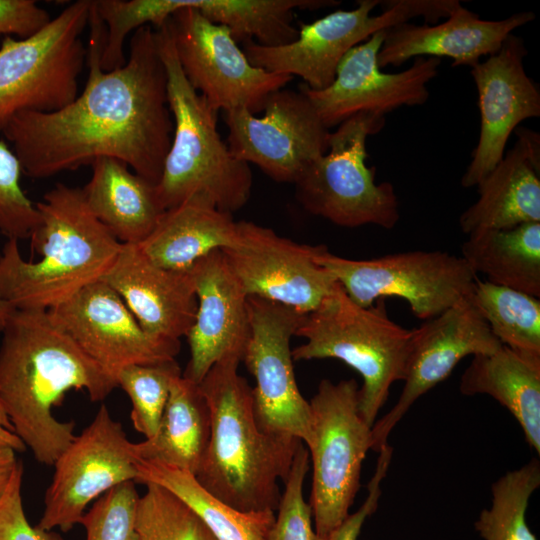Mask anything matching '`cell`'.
<instances>
[{"label":"cell","mask_w":540,"mask_h":540,"mask_svg":"<svg viewBox=\"0 0 540 540\" xmlns=\"http://www.w3.org/2000/svg\"><path fill=\"white\" fill-rule=\"evenodd\" d=\"M123 299L142 329L164 341H180L194 323L197 298L190 270L162 268L138 245L123 244L101 279Z\"/></svg>","instance_id":"obj_22"},{"label":"cell","mask_w":540,"mask_h":540,"mask_svg":"<svg viewBox=\"0 0 540 540\" xmlns=\"http://www.w3.org/2000/svg\"><path fill=\"white\" fill-rule=\"evenodd\" d=\"M540 486V462L533 458L492 485V505L474 523L483 540H537L526 522L533 492Z\"/></svg>","instance_id":"obj_33"},{"label":"cell","mask_w":540,"mask_h":540,"mask_svg":"<svg viewBox=\"0 0 540 540\" xmlns=\"http://www.w3.org/2000/svg\"><path fill=\"white\" fill-rule=\"evenodd\" d=\"M22 168L13 150L0 140V233L7 239L30 238L40 222V214L24 193Z\"/></svg>","instance_id":"obj_38"},{"label":"cell","mask_w":540,"mask_h":540,"mask_svg":"<svg viewBox=\"0 0 540 540\" xmlns=\"http://www.w3.org/2000/svg\"><path fill=\"white\" fill-rule=\"evenodd\" d=\"M461 257L486 281L540 297V222L473 232Z\"/></svg>","instance_id":"obj_29"},{"label":"cell","mask_w":540,"mask_h":540,"mask_svg":"<svg viewBox=\"0 0 540 540\" xmlns=\"http://www.w3.org/2000/svg\"><path fill=\"white\" fill-rule=\"evenodd\" d=\"M527 49L510 34L501 48L471 68L478 93L480 133L461 184L477 186L501 161L510 134L540 116V92L524 69Z\"/></svg>","instance_id":"obj_20"},{"label":"cell","mask_w":540,"mask_h":540,"mask_svg":"<svg viewBox=\"0 0 540 540\" xmlns=\"http://www.w3.org/2000/svg\"><path fill=\"white\" fill-rule=\"evenodd\" d=\"M2 325H0V333H1Z\"/></svg>","instance_id":"obj_45"},{"label":"cell","mask_w":540,"mask_h":540,"mask_svg":"<svg viewBox=\"0 0 540 540\" xmlns=\"http://www.w3.org/2000/svg\"><path fill=\"white\" fill-rule=\"evenodd\" d=\"M470 301L508 348L540 359V300L477 278Z\"/></svg>","instance_id":"obj_32"},{"label":"cell","mask_w":540,"mask_h":540,"mask_svg":"<svg viewBox=\"0 0 540 540\" xmlns=\"http://www.w3.org/2000/svg\"><path fill=\"white\" fill-rule=\"evenodd\" d=\"M134 481L117 485L100 496L80 524L85 540H138L136 511L139 495Z\"/></svg>","instance_id":"obj_36"},{"label":"cell","mask_w":540,"mask_h":540,"mask_svg":"<svg viewBox=\"0 0 540 540\" xmlns=\"http://www.w3.org/2000/svg\"><path fill=\"white\" fill-rule=\"evenodd\" d=\"M88 26L89 73L82 93L57 111L19 112L2 133L22 172L31 178H47L112 157L157 185L174 123L155 29L145 25L135 30L124 65L104 71L100 59L106 30L93 1Z\"/></svg>","instance_id":"obj_1"},{"label":"cell","mask_w":540,"mask_h":540,"mask_svg":"<svg viewBox=\"0 0 540 540\" xmlns=\"http://www.w3.org/2000/svg\"><path fill=\"white\" fill-rule=\"evenodd\" d=\"M387 30L352 48L327 88L313 90L304 83L299 85L327 129L360 113L385 116L402 106L422 105L428 100L427 84L437 75L441 59L417 57L401 72H382L377 56Z\"/></svg>","instance_id":"obj_17"},{"label":"cell","mask_w":540,"mask_h":540,"mask_svg":"<svg viewBox=\"0 0 540 540\" xmlns=\"http://www.w3.org/2000/svg\"><path fill=\"white\" fill-rule=\"evenodd\" d=\"M309 453L301 443L295 453L285 488L277 507L278 514L268 540H328L315 531L312 510L303 496V484L309 469Z\"/></svg>","instance_id":"obj_37"},{"label":"cell","mask_w":540,"mask_h":540,"mask_svg":"<svg viewBox=\"0 0 540 540\" xmlns=\"http://www.w3.org/2000/svg\"><path fill=\"white\" fill-rule=\"evenodd\" d=\"M91 166V178L82 188L89 210L118 242L138 245L165 211L156 185L116 158H98Z\"/></svg>","instance_id":"obj_25"},{"label":"cell","mask_w":540,"mask_h":540,"mask_svg":"<svg viewBox=\"0 0 540 540\" xmlns=\"http://www.w3.org/2000/svg\"><path fill=\"white\" fill-rule=\"evenodd\" d=\"M135 443L101 405L91 423L54 462L37 527L66 532L80 523L87 506L113 487L137 480Z\"/></svg>","instance_id":"obj_15"},{"label":"cell","mask_w":540,"mask_h":540,"mask_svg":"<svg viewBox=\"0 0 540 540\" xmlns=\"http://www.w3.org/2000/svg\"><path fill=\"white\" fill-rule=\"evenodd\" d=\"M13 310V306L5 301L0 300V325H3Z\"/></svg>","instance_id":"obj_44"},{"label":"cell","mask_w":540,"mask_h":540,"mask_svg":"<svg viewBox=\"0 0 540 540\" xmlns=\"http://www.w3.org/2000/svg\"><path fill=\"white\" fill-rule=\"evenodd\" d=\"M295 336L305 342L292 349L294 361L338 359L361 375L359 410L372 427L391 386L405 378L411 330L390 319L384 299L359 306L337 282Z\"/></svg>","instance_id":"obj_6"},{"label":"cell","mask_w":540,"mask_h":540,"mask_svg":"<svg viewBox=\"0 0 540 540\" xmlns=\"http://www.w3.org/2000/svg\"><path fill=\"white\" fill-rule=\"evenodd\" d=\"M464 395L487 394L515 417L527 443L540 454V359L502 345L473 356L460 380Z\"/></svg>","instance_id":"obj_27"},{"label":"cell","mask_w":540,"mask_h":540,"mask_svg":"<svg viewBox=\"0 0 540 540\" xmlns=\"http://www.w3.org/2000/svg\"><path fill=\"white\" fill-rule=\"evenodd\" d=\"M180 375L182 371L175 359L130 365L116 375L118 386L126 392L132 404V424L145 439L157 432L172 382Z\"/></svg>","instance_id":"obj_34"},{"label":"cell","mask_w":540,"mask_h":540,"mask_svg":"<svg viewBox=\"0 0 540 540\" xmlns=\"http://www.w3.org/2000/svg\"><path fill=\"white\" fill-rule=\"evenodd\" d=\"M459 4L458 0H360L354 9L300 24L297 38L289 44L264 46L246 40L242 50L253 66L299 76L309 88L322 90L334 81L343 57L373 34L416 17L435 23Z\"/></svg>","instance_id":"obj_7"},{"label":"cell","mask_w":540,"mask_h":540,"mask_svg":"<svg viewBox=\"0 0 540 540\" xmlns=\"http://www.w3.org/2000/svg\"><path fill=\"white\" fill-rule=\"evenodd\" d=\"M197 298L195 320L186 334L190 357L183 377L200 384L213 365L242 361L250 339L248 296L222 250L189 268Z\"/></svg>","instance_id":"obj_21"},{"label":"cell","mask_w":540,"mask_h":540,"mask_svg":"<svg viewBox=\"0 0 540 540\" xmlns=\"http://www.w3.org/2000/svg\"><path fill=\"white\" fill-rule=\"evenodd\" d=\"M228 358L199 386L210 411L208 446L195 474L211 494L242 512L277 510L278 480H285L301 442L265 432L254 412L252 388Z\"/></svg>","instance_id":"obj_4"},{"label":"cell","mask_w":540,"mask_h":540,"mask_svg":"<svg viewBox=\"0 0 540 540\" xmlns=\"http://www.w3.org/2000/svg\"><path fill=\"white\" fill-rule=\"evenodd\" d=\"M50 20L47 11L33 0H0V34L27 38Z\"/></svg>","instance_id":"obj_41"},{"label":"cell","mask_w":540,"mask_h":540,"mask_svg":"<svg viewBox=\"0 0 540 540\" xmlns=\"http://www.w3.org/2000/svg\"><path fill=\"white\" fill-rule=\"evenodd\" d=\"M136 511L138 540H216L202 520L167 489L147 483Z\"/></svg>","instance_id":"obj_35"},{"label":"cell","mask_w":540,"mask_h":540,"mask_svg":"<svg viewBox=\"0 0 540 540\" xmlns=\"http://www.w3.org/2000/svg\"><path fill=\"white\" fill-rule=\"evenodd\" d=\"M0 445L8 446L16 452L26 449L25 444L15 434L13 426L0 401Z\"/></svg>","instance_id":"obj_43"},{"label":"cell","mask_w":540,"mask_h":540,"mask_svg":"<svg viewBox=\"0 0 540 540\" xmlns=\"http://www.w3.org/2000/svg\"><path fill=\"white\" fill-rule=\"evenodd\" d=\"M210 411L199 384L178 376L155 435L135 443L137 459L196 474L210 437Z\"/></svg>","instance_id":"obj_28"},{"label":"cell","mask_w":540,"mask_h":540,"mask_svg":"<svg viewBox=\"0 0 540 540\" xmlns=\"http://www.w3.org/2000/svg\"><path fill=\"white\" fill-rule=\"evenodd\" d=\"M375 472L367 485V496L360 508L331 532L328 540H357L366 519L373 514L378 506L381 495L380 484L388 471L392 448L386 444L379 451Z\"/></svg>","instance_id":"obj_40"},{"label":"cell","mask_w":540,"mask_h":540,"mask_svg":"<svg viewBox=\"0 0 540 540\" xmlns=\"http://www.w3.org/2000/svg\"><path fill=\"white\" fill-rule=\"evenodd\" d=\"M251 335L242 361L255 379L256 420L267 433L308 445L311 409L298 388L290 346L306 314L256 296H248Z\"/></svg>","instance_id":"obj_13"},{"label":"cell","mask_w":540,"mask_h":540,"mask_svg":"<svg viewBox=\"0 0 540 540\" xmlns=\"http://www.w3.org/2000/svg\"><path fill=\"white\" fill-rule=\"evenodd\" d=\"M155 29L167 75L174 129L156 194L164 210L198 197L232 214L248 202L253 184L248 163L237 159L218 131V111L186 79L169 18Z\"/></svg>","instance_id":"obj_5"},{"label":"cell","mask_w":540,"mask_h":540,"mask_svg":"<svg viewBox=\"0 0 540 540\" xmlns=\"http://www.w3.org/2000/svg\"><path fill=\"white\" fill-rule=\"evenodd\" d=\"M23 464L18 462L0 501V540H54L28 522L22 502Z\"/></svg>","instance_id":"obj_39"},{"label":"cell","mask_w":540,"mask_h":540,"mask_svg":"<svg viewBox=\"0 0 540 540\" xmlns=\"http://www.w3.org/2000/svg\"><path fill=\"white\" fill-rule=\"evenodd\" d=\"M212 23L227 27L238 42L254 40L264 46L294 41L295 9H318L338 5L333 0H185Z\"/></svg>","instance_id":"obj_31"},{"label":"cell","mask_w":540,"mask_h":540,"mask_svg":"<svg viewBox=\"0 0 540 540\" xmlns=\"http://www.w3.org/2000/svg\"><path fill=\"white\" fill-rule=\"evenodd\" d=\"M0 401L15 434L41 464L74 440V423L55 418L71 390L104 400L116 379L86 355L48 311L14 309L1 329Z\"/></svg>","instance_id":"obj_2"},{"label":"cell","mask_w":540,"mask_h":540,"mask_svg":"<svg viewBox=\"0 0 540 540\" xmlns=\"http://www.w3.org/2000/svg\"><path fill=\"white\" fill-rule=\"evenodd\" d=\"M136 482L157 484L183 501L206 525L216 540H268L274 511L242 512L226 504L196 479L173 466L138 459Z\"/></svg>","instance_id":"obj_30"},{"label":"cell","mask_w":540,"mask_h":540,"mask_svg":"<svg viewBox=\"0 0 540 540\" xmlns=\"http://www.w3.org/2000/svg\"><path fill=\"white\" fill-rule=\"evenodd\" d=\"M517 141L477 185L479 197L459 218L462 232L499 230L540 222V138L516 129Z\"/></svg>","instance_id":"obj_24"},{"label":"cell","mask_w":540,"mask_h":540,"mask_svg":"<svg viewBox=\"0 0 540 540\" xmlns=\"http://www.w3.org/2000/svg\"><path fill=\"white\" fill-rule=\"evenodd\" d=\"M47 311L80 349L115 379L127 366L173 360L180 351V341L148 335L120 295L103 280L85 286Z\"/></svg>","instance_id":"obj_18"},{"label":"cell","mask_w":540,"mask_h":540,"mask_svg":"<svg viewBox=\"0 0 540 540\" xmlns=\"http://www.w3.org/2000/svg\"><path fill=\"white\" fill-rule=\"evenodd\" d=\"M91 0L68 5L33 35L6 36L0 46V133L19 112H53L78 96L87 60L81 35Z\"/></svg>","instance_id":"obj_9"},{"label":"cell","mask_w":540,"mask_h":540,"mask_svg":"<svg viewBox=\"0 0 540 540\" xmlns=\"http://www.w3.org/2000/svg\"><path fill=\"white\" fill-rule=\"evenodd\" d=\"M263 111L260 117L245 108L224 112L226 143L237 159L255 164L274 181L295 183L328 151L329 129L299 89L273 92Z\"/></svg>","instance_id":"obj_14"},{"label":"cell","mask_w":540,"mask_h":540,"mask_svg":"<svg viewBox=\"0 0 540 540\" xmlns=\"http://www.w3.org/2000/svg\"><path fill=\"white\" fill-rule=\"evenodd\" d=\"M12 448L0 445V501L19 462Z\"/></svg>","instance_id":"obj_42"},{"label":"cell","mask_w":540,"mask_h":540,"mask_svg":"<svg viewBox=\"0 0 540 540\" xmlns=\"http://www.w3.org/2000/svg\"><path fill=\"white\" fill-rule=\"evenodd\" d=\"M237 223L232 214L194 197L165 210L138 247L154 264L185 271L211 252L229 247Z\"/></svg>","instance_id":"obj_26"},{"label":"cell","mask_w":540,"mask_h":540,"mask_svg":"<svg viewBox=\"0 0 540 540\" xmlns=\"http://www.w3.org/2000/svg\"><path fill=\"white\" fill-rule=\"evenodd\" d=\"M384 125L385 116L360 113L330 132L328 151L294 183L306 211L341 227H395L400 212L394 187L376 183V168L366 164L367 138Z\"/></svg>","instance_id":"obj_8"},{"label":"cell","mask_w":540,"mask_h":540,"mask_svg":"<svg viewBox=\"0 0 540 540\" xmlns=\"http://www.w3.org/2000/svg\"><path fill=\"white\" fill-rule=\"evenodd\" d=\"M36 207L30 239L40 259L25 260L16 239L0 255V300L17 310L47 311L101 280L123 245L93 216L82 188L57 183Z\"/></svg>","instance_id":"obj_3"},{"label":"cell","mask_w":540,"mask_h":540,"mask_svg":"<svg viewBox=\"0 0 540 540\" xmlns=\"http://www.w3.org/2000/svg\"><path fill=\"white\" fill-rule=\"evenodd\" d=\"M534 19L533 12L525 11L502 20H483L459 4L439 24L405 22L389 28L378 52V66L397 67L417 57H449L452 67L472 68L481 57L495 54L515 29Z\"/></svg>","instance_id":"obj_23"},{"label":"cell","mask_w":540,"mask_h":540,"mask_svg":"<svg viewBox=\"0 0 540 540\" xmlns=\"http://www.w3.org/2000/svg\"><path fill=\"white\" fill-rule=\"evenodd\" d=\"M312 462L309 505L314 529L324 539L350 514L360 487L362 463L372 449V427L359 410L355 379L322 380L309 402Z\"/></svg>","instance_id":"obj_10"},{"label":"cell","mask_w":540,"mask_h":540,"mask_svg":"<svg viewBox=\"0 0 540 540\" xmlns=\"http://www.w3.org/2000/svg\"><path fill=\"white\" fill-rule=\"evenodd\" d=\"M315 260L357 305L368 307L385 297H399L424 321L469 298L477 280L461 256L444 251L415 250L355 260L332 254L323 245Z\"/></svg>","instance_id":"obj_11"},{"label":"cell","mask_w":540,"mask_h":540,"mask_svg":"<svg viewBox=\"0 0 540 540\" xmlns=\"http://www.w3.org/2000/svg\"><path fill=\"white\" fill-rule=\"evenodd\" d=\"M323 245L300 244L250 221H238L222 252L247 296L308 314L333 290L335 277L315 260Z\"/></svg>","instance_id":"obj_16"},{"label":"cell","mask_w":540,"mask_h":540,"mask_svg":"<svg viewBox=\"0 0 540 540\" xmlns=\"http://www.w3.org/2000/svg\"><path fill=\"white\" fill-rule=\"evenodd\" d=\"M169 17L176 55L192 85L216 111L245 108L256 114L293 77L253 66L230 30L185 4Z\"/></svg>","instance_id":"obj_12"},{"label":"cell","mask_w":540,"mask_h":540,"mask_svg":"<svg viewBox=\"0 0 540 540\" xmlns=\"http://www.w3.org/2000/svg\"><path fill=\"white\" fill-rule=\"evenodd\" d=\"M501 346L470 297L411 330L404 386L394 407L373 424L372 450L387 444L413 403L446 379L464 357L490 354Z\"/></svg>","instance_id":"obj_19"}]
</instances>
